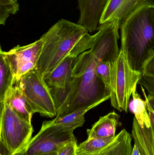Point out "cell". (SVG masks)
I'll return each mask as SVG.
<instances>
[{"instance_id":"cell-1","label":"cell","mask_w":154,"mask_h":155,"mask_svg":"<svg viewBox=\"0 0 154 155\" xmlns=\"http://www.w3.org/2000/svg\"><path fill=\"white\" fill-rule=\"evenodd\" d=\"M119 29L112 22L99 25L92 48L77 57L71 83L63 90L50 89L57 117L82 108L92 109L110 99V91L97 75L96 68L100 61H112L119 54Z\"/></svg>"},{"instance_id":"cell-2","label":"cell","mask_w":154,"mask_h":155,"mask_svg":"<svg viewBox=\"0 0 154 155\" xmlns=\"http://www.w3.org/2000/svg\"><path fill=\"white\" fill-rule=\"evenodd\" d=\"M154 2L149 0L120 25L121 48L129 67L143 74L154 56Z\"/></svg>"},{"instance_id":"cell-3","label":"cell","mask_w":154,"mask_h":155,"mask_svg":"<svg viewBox=\"0 0 154 155\" xmlns=\"http://www.w3.org/2000/svg\"><path fill=\"white\" fill-rule=\"evenodd\" d=\"M88 32L77 23L64 19L59 20L41 37L42 48L35 69L42 76L51 72Z\"/></svg>"},{"instance_id":"cell-4","label":"cell","mask_w":154,"mask_h":155,"mask_svg":"<svg viewBox=\"0 0 154 155\" xmlns=\"http://www.w3.org/2000/svg\"><path fill=\"white\" fill-rule=\"evenodd\" d=\"M0 112V143L11 155L24 154L33 132L31 124L21 118L6 102Z\"/></svg>"},{"instance_id":"cell-5","label":"cell","mask_w":154,"mask_h":155,"mask_svg":"<svg viewBox=\"0 0 154 155\" xmlns=\"http://www.w3.org/2000/svg\"><path fill=\"white\" fill-rule=\"evenodd\" d=\"M141 75L129 67L120 49L118 56L112 62L110 99L112 107L127 113L130 97Z\"/></svg>"},{"instance_id":"cell-6","label":"cell","mask_w":154,"mask_h":155,"mask_svg":"<svg viewBox=\"0 0 154 155\" xmlns=\"http://www.w3.org/2000/svg\"><path fill=\"white\" fill-rule=\"evenodd\" d=\"M18 83L34 113L50 118L57 117L56 106L49 88L36 69L23 76Z\"/></svg>"},{"instance_id":"cell-7","label":"cell","mask_w":154,"mask_h":155,"mask_svg":"<svg viewBox=\"0 0 154 155\" xmlns=\"http://www.w3.org/2000/svg\"><path fill=\"white\" fill-rule=\"evenodd\" d=\"M73 132L74 130L71 128L44 121L23 155L58 153L67 144L76 140Z\"/></svg>"},{"instance_id":"cell-8","label":"cell","mask_w":154,"mask_h":155,"mask_svg":"<svg viewBox=\"0 0 154 155\" xmlns=\"http://www.w3.org/2000/svg\"><path fill=\"white\" fill-rule=\"evenodd\" d=\"M42 46L40 38L30 44L18 45L8 52L2 51L10 64L15 84L26 74L36 69Z\"/></svg>"},{"instance_id":"cell-9","label":"cell","mask_w":154,"mask_h":155,"mask_svg":"<svg viewBox=\"0 0 154 155\" xmlns=\"http://www.w3.org/2000/svg\"><path fill=\"white\" fill-rule=\"evenodd\" d=\"M149 0H107L101 15L99 25L114 19L122 23Z\"/></svg>"},{"instance_id":"cell-10","label":"cell","mask_w":154,"mask_h":155,"mask_svg":"<svg viewBox=\"0 0 154 155\" xmlns=\"http://www.w3.org/2000/svg\"><path fill=\"white\" fill-rule=\"evenodd\" d=\"M77 57L68 55L51 72L43 77L49 89L63 90L73 79L72 70Z\"/></svg>"},{"instance_id":"cell-11","label":"cell","mask_w":154,"mask_h":155,"mask_svg":"<svg viewBox=\"0 0 154 155\" xmlns=\"http://www.w3.org/2000/svg\"><path fill=\"white\" fill-rule=\"evenodd\" d=\"M80 16L77 24L89 32L97 30L107 0H77Z\"/></svg>"},{"instance_id":"cell-12","label":"cell","mask_w":154,"mask_h":155,"mask_svg":"<svg viewBox=\"0 0 154 155\" xmlns=\"http://www.w3.org/2000/svg\"><path fill=\"white\" fill-rule=\"evenodd\" d=\"M5 102H6L21 118L31 124L33 115L35 113L19 83L14 84L8 91Z\"/></svg>"},{"instance_id":"cell-13","label":"cell","mask_w":154,"mask_h":155,"mask_svg":"<svg viewBox=\"0 0 154 155\" xmlns=\"http://www.w3.org/2000/svg\"><path fill=\"white\" fill-rule=\"evenodd\" d=\"M119 116L115 111L101 117L90 129L87 130L88 138H114L120 124Z\"/></svg>"},{"instance_id":"cell-14","label":"cell","mask_w":154,"mask_h":155,"mask_svg":"<svg viewBox=\"0 0 154 155\" xmlns=\"http://www.w3.org/2000/svg\"><path fill=\"white\" fill-rule=\"evenodd\" d=\"M132 137L142 155H154V132L152 125L141 127L134 117Z\"/></svg>"},{"instance_id":"cell-15","label":"cell","mask_w":154,"mask_h":155,"mask_svg":"<svg viewBox=\"0 0 154 155\" xmlns=\"http://www.w3.org/2000/svg\"><path fill=\"white\" fill-rule=\"evenodd\" d=\"M131 141L130 134L123 129L108 146L96 155H131L133 149Z\"/></svg>"},{"instance_id":"cell-16","label":"cell","mask_w":154,"mask_h":155,"mask_svg":"<svg viewBox=\"0 0 154 155\" xmlns=\"http://www.w3.org/2000/svg\"><path fill=\"white\" fill-rule=\"evenodd\" d=\"M15 84L11 67L6 57L0 51V111L4 107L5 101L8 91Z\"/></svg>"},{"instance_id":"cell-17","label":"cell","mask_w":154,"mask_h":155,"mask_svg":"<svg viewBox=\"0 0 154 155\" xmlns=\"http://www.w3.org/2000/svg\"><path fill=\"white\" fill-rule=\"evenodd\" d=\"M135 88L132 94L133 99L129 102L128 108L134 114L137 121L141 127L151 126V121L147 108V102L144 101Z\"/></svg>"},{"instance_id":"cell-18","label":"cell","mask_w":154,"mask_h":155,"mask_svg":"<svg viewBox=\"0 0 154 155\" xmlns=\"http://www.w3.org/2000/svg\"><path fill=\"white\" fill-rule=\"evenodd\" d=\"M90 109V108H82L63 116L56 117V118L49 121L51 124L59 125L74 130L84 125L85 122L84 115Z\"/></svg>"},{"instance_id":"cell-19","label":"cell","mask_w":154,"mask_h":155,"mask_svg":"<svg viewBox=\"0 0 154 155\" xmlns=\"http://www.w3.org/2000/svg\"><path fill=\"white\" fill-rule=\"evenodd\" d=\"M88 138L77 148V155H96L108 146L115 138Z\"/></svg>"},{"instance_id":"cell-20","label":"cell","mask_w":154,"mask_h":155,"mask_svg":"<svg viewBox=\"0 0 154 155\" xmlns=\"http://www.w3.org/2000/svg\"><path fill=\"white\" fill-rule=\"evenodd\" d=\"M19 10L18 1L15 0H0V24L5 25L7 18L14 15Z\"/></svg>"},{"instance_id":"cell-21","label":"cell","mask_w":154,"mask_h":155,"mask_svg":"<svg viewBox=\"0 0 154 155\" xmlns=\"http://www.w3.org/2000/svg\"><path fill=\"white\" fill-rule=\"evenodd\" d=\"M114 60L100 61L96 68L97 75L104 82L109 91L111 85L112 62Z\"/></svg>"},{"instance_id":"cell-22","label":"cell","mask_w":154,"mask_h":155,"mask_svg":"<svg viewBox=\"0 0 154 155\" xmlns=\"http://www.w3.org/2000/svg\"><path fill=\"white\" fill-rule=\"evenodd\" d=\"M77 141H71L64 146L58 153V155H77Z\"/></svg>"},{"instance_id":"cell-23","label":"cell","mask_w":154,"mask_h":155,"mask_svg":"<svg viewBox=\"0 0 154 155\" xmlns=\"http://www.w3.org/2000/svg\"><path fill=\"white\" fill-rule=\"evenodd\" d=\"M142 74H146L154 78V56L146 65Z\"/></svg>"},{"instance_id":"cell-24","label":"cell","mask_w":154,"mask_h":155,"mask_svg":"<svg viewBox=\"0 0 154 155\" xmlns=\"http://www.w3.org/2000/svg\"><path fill=\"white\" fill-rule=\"evenodd\" d=\"M141 89H142V92H143V95L144 97L145 98L147 102V108L148 110V113H149V117H150V121H151V125L154 132V112L152 109L148 100L146 97V93L145 89L143 88V87L141 86Z\"/></svg>"},{"instance_id":"cell-25","label":"cell","mask_w":154,"mask_h":155,"mask_svg":"<svg viewBox=\"0 0 154 155\" xmlns=\"http://www.w3.org/2000/svg\"><path fill=\"white\" fill-rule=\"evenodd\" d=\"M146 97L152 109L154 112V94H149L148 96H147L146 94Z\"/></svg>"},{"instance_id":"cell-26","label":"cell","mask_w":154,"mask_h":155,"mask_svg":"<svg viewBox=\"0 0 154 155\" xmlns=\"http://www.w3.org/2000/svg\"><path fill=\"white\" fill-rule=\"evenodd\" d=\"M131 155H142L140 153L138 148L134 145V147H133V151H132Z\"/></svg>"},{"instance_id":"cell-27","label":"cell","mask_w":154,"mask_h":155,"mask_svg":"<svg viewBox=\"0 0 154 155\" xmlns=\"http://www.w3.org/2000/svg\"><path fill=\"white\" fill-rule=\"evenodd\" d=\"M35 155H58V153H47L39 154Z\"/></svg>"},{"instance_id":"cell-28","label":"cell","mask_w":154,"mask_h":155,"mask_svg":"<svg viewBox=\"0 0 154 155\" xmlns=\"http://www.w3.org/2000/svg\"><path fill=\"white\" fill-rule=\"evenodd\" d=\"M15 1H17V0H15Z\"/></svg>"},{"instance_id":"cell-29","label":"cell","mask_w":154,"mask_h":155,"mask_svg":"<svg viewBox=\"0 0 154 155\" xmlns=\"http://www.w3.org/2000/svg\"></svg>"}]
</instances>
